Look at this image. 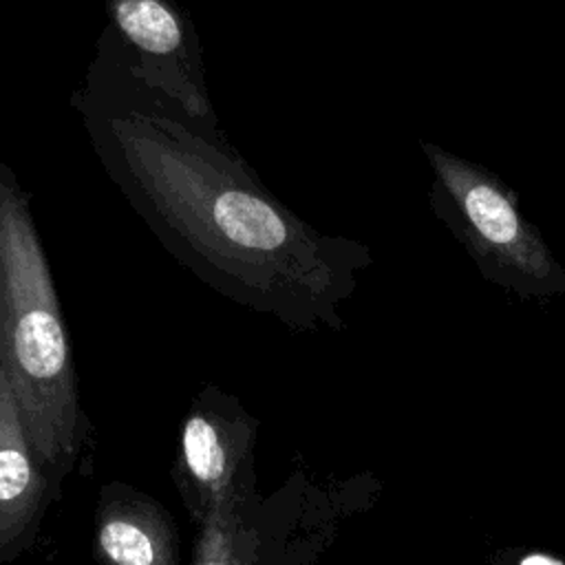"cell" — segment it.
I'll use <instances>...</instances> for the list:
<instances>
[{
  "mask_svg": "<svg viewBox=\"0 0 565 565\" xmlns=\"http://www.w3.org/2000/svg\"><path fill=\"white\" fill-rule=\"evenodd\" d=\"M110 66L95 60L71 104L99 166L163 249L216 294L289 329L338 327L373 260L369 245L316 230L221 132Z\"/></svg>",
  "mask_w": 565,
  "mask_h": 565,
  "instance_id": "6da1fadb",
  "label": "cell"
},
{
  "mask_svg": "<svg viewBox=\"0 0 565 565\" xmlns=\"http://www.w3.org/2000/svg\"><path fill=\"white\" fill-rule=\"evenodd\" d=\"M0 355L40 463L62 470L79 435L73 355L31 199L2 159Z\"/></svg>",
  "mask_w": 565,
  "mask_h": 565,
  "instance_id": "7a4b0ae2",
  "label": "cell"
},
{
  "mask_svg": "<svg viewBox=\"0 0 565 565\" xmlns=\"http://www.w3.org/2000/svg\"><path fill=\"white\" fill-rule=\"evenodd\" d=\"M422 150L435 174L430 207L481 276L523 298H565V267L521 212L514 190L446 148L422 141Z\"/></svg>",
  "mask_w": 565,
  "mask_h": 565,
  "instance_id": "3957f363",
  "label": "cell"
},
{
  "mask_svg": "<svg viewBox=\"0 0 565 565\" xmlns=\"http://www.w3.org/2000/svg\"><path fill=\"white\" fill-rule=\"evenodd\" d=\"M106 13L130 51L126 75L188 121L221 132L188 13L172 0H108Z\"/></svg>",
  "mask_w": 565,
  "mask_h": 565,
  "instance_id": "277c9868",
  "label": "cell"
},
{
  "mask_svg": "<svg viewBox=\"0 0 565 565\" xmlns=\"http://www.w3.org/2000/svg\"><path fill=\"white\" fill-rule=\"evenodd\" d=\"M256 424L227 395L207 388L181 426V492L199 521L207 510L254 494Z\"/></svg>",
  "mask_w": 565,
  "mask_h": 565,
  "instance_id": "5b68a950",
  "label": "cell"
},
{
  "mask_svg": "<svg viewBox=\"0 0 565 565\" xmlns=\"http://www.w3.org/2000/svg\"><path fill=\"white\" fill-rule=\"evenodd\" d=\"M44 494L42 463L0 355V556H13L26 543Z\"/></svg>",
  "mask_w": 565,
  "mask_h": 565,
  "instance_id": "8992f818",
  "label": "cell"
},
{
  "mask_svg": "<svg viewBox=\"0 0 565 565\" xmlns=\"http://www.w3.org/2000/svg\"><path fill=\"white\" fill-rule=\"evenodd\" d=\"M95 554L104 565H179L174 523L154 499L108 486L95 519Z\"/></svg>",
  "mask_w": 565,
  "mask_h": 565,
  "instance_id": "52a82bcc",
  "label": "cell"
},
{
  "mask_svg": "<svg viewBox=\"0 0 565 565\" xmlns=\"http://www.w3.org/2000/svg\"><path fill=\"white\" fill-rule=\"evenodd\" d=\"M256 492L207 510L199 519L192 565H263Z\"/></svg>",
  "mask_w": 565,
  "mask_h": 565,
  "instance_id": "ba28073f",
  "label": "cell"
},
{
  "mask_svg": "<svg viewBox=\"0 0 565 565\" xmlns=\"http://www.w3.org/2000/svg\"><path fill=\"white\" fill-rule=\"evenodd\" d=\"M523 565H561V563H558V561H554V558H550V556L534 554V556L525 558V561H523Z\"/></svg>",
  "mask_w": 565,
  "mask_h": 565,
  "instance_id": "9c48e42d",
  "label": "cell"
}]
</instances>
